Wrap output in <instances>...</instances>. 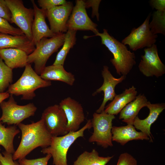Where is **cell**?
<instances>
[{"label": "cell", "mask_w": 165, "mask_h": 165, "mask_svg": "<svg viewBox=\"0 0 165 165\" xmlns=\"http://www.w3.org/2000/svg\"><path fill=\"white\" fill-rule=\"evenodd\" d=\"M22 133L21 139L17 149L13 155L14 160L24 158L35 148L49 146L52 136L49 133L41 119L28 124L20 123L17 125Z\"/></svg>", "instance_id": "1"}, {"label": "cell", "mask_w": 165, "mask_h": 165, "mask_svg": "<svg viewBox=\"0 0 165 165\" xmlns=\"http://www.w3.org/2000/svg\"><path fill=\"white\" fill-rule=\"evenodd\" d=\"M95 36H99L101 44L104 45L112 53L113 58L110 60L119 75L126 76L136 63L134 52L128 50L126 46L110 35L105 29L101 33L98 32Z\"/></svg>", "instance_id": "2"}, {"label": "cell", "mask_w": 165, "mask_h": 165, "mask_svg": "<svg viewBox=\"0 0 165 165\" xmlns=\"http://www.w3.org/2000/svg\"><path fill=\"white\" fill-rule=\"evenodd\" d=\"M25 67L20 77L9 86L7 91L10 94L22 95V100H32L36 96L35 91L36 90L49 86L51 83L42 79L33 69L31 64H28Z\"/></svg>", "instance_id": "3"}, {"label": "cell", "mask_w": 165, "mask_h": 165, "mask_svg": "<svg viewBox=\"0 0 165 165\" xmlns=\"http://www.w3.org/2000/svg\"><path fill=\"white\" fill-rule=\"evenodd\" d=\"M92 127L91 120L89 119L85 125L76 131L68 132L61 137H52L50 145L42 148L41 152L51 155L54 165H68L67 155L69 147L78 138L84 136L86 130Z\"/></svg>", "instance_id": "4"}, {"label": "cell", "mask_w": 165, "mask_h": 165, "mask_svg": "<svg viewBox=\"0 0 165 165\" xmlns=\"http://www.w3.org/2000/svg\"><path fill=\"white\" fill-rule=\"evenodd\" d=\"M65 34L60 33L48 38H44L36 45L35 50L28 57V63L34 64V70L40 75L50 57L62 46Z\"/></svg>", "instance_id": "5"}, {"label": "cell", "mask_w": 165, "mask_h": 165, "mask_svg": "<svg viewBox=\"0 0 165 165\" xmlns=\"http://www.w3.org/2000/svg\"><path fill=\"white\" fill-rule=\"evenodd\" d=\"M115 115L105 112H95L91 120L94 132L89 139L90 142H96L104 148L113 146L111 132Z\"/></svg>", "instance_id": "6"}, {"label": "cell", "mask_w": 165, "mask_h": 165, "mask_svg": "<svg viewBox=\"0 0 165 165\" xmlns=\"http://www.w3.org/2000/svg\"><path fill=\"white\" fill-rule=\"evenodd\" d=\"M0 106L2 111L0 121L8 125H17L24 119L33 116L37 109L33 103L24 105H18L11 94L9 100L2 101Z\"/></svg>", "instance_id": "7"}, {"label": "cell", "mask_w": 165, "mask_h": 165, "mask_svg": "<svg viewBox=\"0 0 165 165\" xmlns=\"http://www.w3.org/2000/svg\"><path fill=\"white\" fill-rule=\"evenodd\" d=\"M11 13L10 23L16 24L24 34L32 41L31 27L33 22V9L26 7L21 0H5Z\"/></svg>", "instance_id": "8"}, {"label": "cell", "mask_w": 165, "mask_h": 165, "mask_svg": "<svg viewBox=\"0 0 165 165\" xmlns=\"http://www.w3.org/2000/svg\"><path fill=\"white\" fill-rule=\"evenodd\" d=\"M150 17L149 14L140 26L137 28H134L121 42L125 45H128L134 51L144 47H150L155 44L158 36L153 34L150 31L149 26Z\"/></svg>", "instance_id": "9"}, {"label": "cell", "mask_w": 165, "mask_h": 165, "mask_svg": "<svg viewBox=\"0 0 165 165\" xmlns=\"http://www.w3.org/2000/svg\"><path fill=\"white\" fill-rule=\"evenodd\" d=\"M41 119L52 137L63 136L68 133L66 130L67 118L59 105L56 104L46 108L42 113Z\"/></svg>", "instance_id": "10"}, {"label": "cell", "mask_w": 165, "mask_h": 165, "mask_svg": "<svg viewBox=\"0 0 165 165\" xmlns=\"http://www.w3.org/2000/svg\"><path fill=\"white\" fill-rule=\"evenodd\" d=\"M144 51L138 66L140 71L147 77L155 76L158 78L164 75L165 66L159 57L156 45L155 44L145 48Z\"/></svg>", "instance_id": "11"}, {"label": "cell", "mask_w": 165, "mask_h": 165, "mask_svg": "<svg viewBox=\"0 0 165 165\" xmlns=\"http://www.w3.org/2000/svg\"><path fill=\"white\" fill-rule=\"evenodd\" d=\"M84 0H77L67 23L68 30L91 31L96 35L99 32L97 25L93 22L87 13Z\"/></svg>", "instance_id": "12"}, {"label": "cell", "mask_w": 165, "mask_h": 165, "mask_svg": "<svg viewBox=\"0 0 165 165\" xmlns=\"http://www.w3.org/2000/svg\"><path fill=\"white\" fill-rule=\"evenodd\" d=\"M71 2L45 10L50 29L55 35L67 31V23L73 8Z\"/></svg>", "instance_id": "13"}, {"label": "cell", "mask_w": 165, "mask_h": 165, "mask_svg": "<svg viewBox=\"0 0 165 165\" xmlns=\"http://www.w3.org/2000/svg\"><path fill=\"white\" fill-rule=\"evenodd\" d=\"M65 114L68 132L79 130L80 124L85 119L83 110L81 104L70 97L62 100L59 105Z\"/></svg>", "instance_id": "14"}, {"label": "cell", "mask_w": 165, "mask_h": 165, "mask_svg": "<svg viewBox=\"0 0 165 165\" xmlns=\"http://www.w3.org/2000/svg\"><path fill=\"white\" fill-rule=\"evenodd\" d=\"M104 81L102 86L94 92L93 95H95L103 91L104 96L102 102L96 112L100 113L105 109V105L108 101H112L116 95L115 91L116 86L121 83L126 78V76L121 75L119 78L114 77L109 70L108 67L105 65L101 72Z\"/></svg>", "instance_id": "15"}, {"label": "cell", "mask_w": 165, "mask_h": 165, "mask_svg": "<svg viewBox=\"0 0 165 165\" xmlns=\"http://www.w3.org/2000/svg\"><path fill=\"white\" fill-rule=\"evenodd\" d=\"M34 12V19L31 27L32 41L35 46L44 38L52 37L56 35L47 25L46 21L45 11L39 8L34 0H31Z\"/></svg>", "instance_id": "16"}, {"label": "cell", "mask_w": 165, "mask_h": 165, "mask_svg": "<svg viewBox=\"0 0 165 165\" xmlns=\"http://www.w3.org/2000/svg\"><path fill=\"white\" fill-rule=\"evenodd\" d=\"M146 107L149 111L148 116L143 119H140L138 116H137L134 119L133 125L135 129L139 130L147 135L152 142L151 127L165 109V104L164 103L152 104L150 101H148Z\"/></svg>", "instance_id": "17"}, {"label": "cell", "mask_w": 165, "mask_h": 165, "mask_svg": "<svg viewBox=\"0 0 165 165\" xmlns=\"http://www.w3.org/2000/svg\"><path fill=\"white\" fill-rule=\"evenodd\" d=\"M112 141L124 145L129 141L135 140H149V137L141 132L137 131L133 125L112 126Z\"/></svg>", "instance_id": "18"}, {"label": "cell", "mask_w": 165, "mask_h": 165, "mask_svg": "<svg viewBox=\"0 0 165 165\" xmlns=\"http://www.w3.org/2000/svg\"><path fill=\"white\" fill-rule=\"evenodd\" d=\"M8 48L21 50L28 55L35 50V46L32 41L25 35L0 34V50Z\"/></svg>", "instance_id": "19"}, {"label": "cell", "mask_w": 165, "mask_h": 165, "mask_svg": "<svg viewBox=\"0 0 165 165\" xmlns=\"http://www.w3.org/2000/svg\"><path fill=\"white\" fill-rule=\"evenodd\" d=\"M137 93L136 88L133 86L126 89L122 93L116 94L105 107L104 112L108 114L117 115L127 105L135 99Z\"/></svg>", "instance_id": "20"}, {"label": "cell", "mask_w": 165, "mask_h": 165, "mask_svg": "<svg viewBox=\"0 0 165 165\" xmlns=\"http://www.w3.org/2000/svg\"><path fill=\"white\" fill-rule=\"evenodd\" d=\"M148 101L144 94H139L121 111L119 119L127 124L133 125L134 119L140 111L143 108L147 107Z\"/></svg>", "instance_id": "21"}, {"label": "cell", "mask_w": 165, "mask_h": 165, "mask_svg": "<svg viewBox=\"0 0 165 165\" xmlns=\"http://www.w3.org/2000/svg\"><path fill=\"white\" fill-rule=\"evenodd\" d=\"M40 75L46 80L60 81L71 86L73 85L75 80L74 75L66 71L63 65H60L46 66Z\"/></svg>", "instance_id": "22"}, {"label": "cell", "mask_w": 165, "mask_h": 165, "mask_svg": "<svg viewBox=\"0 0 165 165\" xmlns=\"http://www.w3.org/2000/svg\"><path fill=\"white\" fill-rule=\"evenodd\" d=\"M28 55L25 51L16 48L0 50V57L7 66L12 69L25 67L28 64Z\"/></svg>", "instance_id": "23"}, {"label": "cell", "mask_w": 165, "mask_h": 165, "mask_svg": "<svg viewBox=\"0 0 165 165\" xmlns=\"http://www.w3.org/2000/svg\"><path fill=\"white\" fill-rule=\"evenodd\" d=\"M113 156H101L95 149L91 152L85 151L74 161L73 165H106Z\"/></svg>", "instance_id": "24"}, {"label": "cell", "mask_w": 165, "mask_h": 165, "mask_svg": "<svg viewBox=\"0 0 165 165\" xmlns=\"http://www.w3.org/2000/svg\"><path fill=\"white\" fill-rule=\"evenodd\" d=\"M20 132L16 125L6 127L0 121V145L7 152L13 154L14 153L13 140Z\"/></svg>", "instance_id": "25"}, {"label": "cell", "mask_w": 165, "mask_h": 165, "mask_svg": "<svg viewBox=\"0 0 165 165\" xmlns=\"http://www.w3.org/2000/svg\"><path fill=\"white\" fill-rule=\"evenodd\" d=\"M77 31L68 30L65 34L62 48L57 53L53 65H63L67 54L70 49L75 44Z\"/></svg>", "instance_id": "26"}, {"label": "cell", "mask_w": 165, "mask_h": 165, "mask_svg": "<svg viewBox=\"0 0 165 165\" xmlns=\"http://www.w3.org/2000/svg\"><path fill=\"white\" fill-rule=\"evenodd\" d=\"M150 31L154 35H165V11L156 10L152 14V21L149 24Z\"/></svg>", "instance_id": "27"}, {"label": "cell", "mask_w": 165, "mask_h": 165, "mask_svg": "<svg viewBox=\"0 0 165 165\" xmlns=\"http://www.w3.org/2000/svg\"><path fill=\"white\" fill-rule=\"evenodd\" d=\"M13 69L0 57V93H3L13 82Z\"/></svg>", "instance_id": "28"}, {"label": "cell", "mask_w": 165, "mask_h": 165, "mask_svg": "<svg viewBox=\"0 0 165 165\" xmlns=\"http://www.w3.org/2000/svg\"><path fill=\"white\" fill-rule=\"evenodd\" d=\"M0 34H8L13 35H24L20 29L13 27L7 20L0 17Z\"/></svg>", "instance_id": "29"}, {"label": "cell", "mask_w": 165, "mask_h": 165, "mask_svg": "<svg viewBox=\"0 0 165 165\" xmlns=\"http://www.w3.org/2000/svg\"><path fill=\"white\" fill-rule=\"evenodd\" d=\"M51 155L47 154L43 157L34 159H27L25 158L18 160L19 165H47Z\"/></svg>", "instance_id": "30"}, {"label": "cell", "mask_w": 165, "mask_h": 165, "mask_svg": "<svg viewBox=\"0 0 165 165\" xmlns=\"http://www.w3.org/2000/svg\"><path fill=\"white\" fill-rule=\"evenodd\" d=\"M67 1L65 0H38L37 2L41 9L47 10L55 7L64 5Z\"/></svg>", "instance_id": "31"}, {"label": "cell", "mask_w": 165, "mask_h": 165, "mask_svg": "<svg viewBox=\"0 0 165 165\" xmlns=\"http://www.w3.org/2000/svg\"><path fill=\"white\" fill-rule=\"evenodd\" d=\"M116 165H138L136 160L127 152L121 153L119 156Z\"/></svg>", "instance_id": "32"}, {"label": "cell", "mask_w": 165, "mask_h": 165, "mask_svg": "<svg viewBox=\"0 0 165 165\" xmlns=\"http://www.w3.org/2000/svg\"><path fill=\"white\" fill-rule=\"evenodd\" d=\"M86 8L91 7L92 8V17L96 16L98 21L99 20L98 8L101 0H84Z\"/></svg>", "instance_id": "33"}, {"label": "cell", "mask_w": 165, "mask_h": 165, "mask_svg": "<svg viewBox=\"0 0 165 165\" xmlns=\"http://www.w3.org/2000/svg\"><path fill=\"white\" fill-rule=\"evenodd\" d=\"M11 14L5 0H0V17L10 23Z\"/></svg>", "instance_id": "34"}, {"label": "cell", "mask_w": 165, "mask_h": 165, "mask_svg": "<svg viewBox=\"0 0 165 165\" xmlns=\"http://www.w3.org/2000/svg\"><path fill=\"white\" fill-rule=\"evenodd\" d=\"M3 156L0 152V162L2 165H19V163L14 161L13 159V154L6 151L2 152Z\"/></svg>", "instance_id": "35"}, {"label": "cell", "mask_w": 165, "mask_h": 165, "mask_svg": "<svg viewBox=\"0 0 165 165\" xmlns=\"http://www.w3.org/2000/svg\"><path fill=\"white\" fill-rule=\"evenodd\" d=\"M150 4L152 9H155L157 10L165 11V0H151Z\"/></svg>", "instance_id": "36"}, {"label": "cell", "mask_w": 165, "mask_h": 165, "mask_svg": "<svg viewBox=\"0 0 165 165\" xmlns=\"http://www.w3.org/2000/svg\"><path fill=\"white\" fill-rule=\"evenodd\" d=\"M10 94L7 91L3 93H0V104L3 101L9 97Z\"/></svg>", "instance_id": "37"}, {"label": "cell", "mask_w": 165, "mask_h": 165, "mask_svg": "<svg viewBox=\"0 0 165 165\" xmlns=\"http://www.w3.org/2000/svg\"><path fill=\"white\" fill-rule=\"evenodd\" d=\"M0 165H2V164L0 162Z\"/></svg>", "instance_id": "38"}]
</instances>
